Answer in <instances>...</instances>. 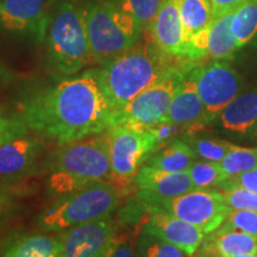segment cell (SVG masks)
<instances>
[{
  "mask_svg": "<svg viewBox=\"0 0 257 257\" xmlns=\"http://www.w3.org/2000/svg\"><path fill=\"white\" fill-rule=\"evenodd\" d=\"M22 108L29 130L61 146L98 136L113 126V111L95 69L36 93Z\"/></svg>",
  "mask_w": 257,
  "mask_h": 257,
  "instance_id": "6da1fadb",
  "label": "cell"
},
{
  "mask_svg": "<svg viewBox=\"0 0 257 257\" xmlns=\"http://www.w3.org/2000/svg\"><path fill=\"white\" fill-rule=\"evenodd\" d=\"M169 55L154 42H140L111 62L96 69L99 81L113 114L154 83L181 64H174Z\"/></svg>",
  "mask_w": 257,
  "mask_h": 257,
  "instance_id": "7a4b0ae2",
  "label": "cell"
},
{
  "mask_svg": "<svg viewBox=\"0 0 257 257\" xmlns=\"http://www.w3.org/2000/svg\"><path fill=\"white\" fill-rule=\"evenodd\" d=\"M49 189L66 195L98 182L111 181L112 169L106 133L63 144L49 162Z\"/></svg>",
  "mask_w": 257,
  "mask_h": 257,
  "instance_id": "3957f363",
  "label": "cell"
},
{
  "mask_svg": "<svg viewBox=\"0 0 257 257\" xmlns=\"http://www.w3.org/2000/svg\"><path fill=\"white\" fill-rule=\"evenodd\" d=\"M47 62L51 72L70 76L94 63L82 10L63 2L49 17L46 31Z\"/></svg>",
  "mask_w": 257,
  "mask_h": 257,
  "instance_id": "277c9868",
  "label": "cell"
},
{
  "mask_svg": "<svg viewBox=\"0 0 257 257\" xmlns=\"http://www.w3.org/2000/svg\"><path fill=\"white\" fill-rule=\"evenodd\" d=\"M94 63L104 67L140 41V25L114 0H98L82 10Z\"/></svg>",
  "mask_w": 257,
  "mask_h": 257,
  "instance_id": "5b68a950",
  "label": "cell"
},
{
  "mask_svg": "<svg viewBox=\"0 0 257 257\" xmlns=\"http://www.w3.org/2000/svg\"><path fill=\"white\" fill-rule=\"evenodd\" d=\"M118 193L115 185L108 181L69 193L48 208L40 217L38 224L43 230L66 231L110 217L119 201Z\"/></svg>",
  "mask_w": 257,
  "mask_h": 257,
  "instance_id": "8992f818",
  "label": "cell"
},
{
  "mask_svg": "<svg viewBox=\"0 0 257 257\" xmlns=\"http://www.w3.org/2000/svg\"><path fill=\"white\" fill-rule=\"evenodd\" d=\"M191 69L188 64L180 66L154 83L152 87L138 94L113 114V126L127 124L141 128H150L165 121L173 96Z\"/></svg>",
  "mask_w": 257,
  "mask_h": 257,
  "instance_id": "52a82bcc",
  "label": "cell"
},
{
  "mask_svg": "<svg viewBox=\"0 0 257 257\" xmlns=\"http://www.w3.org/2000/svg\"><path fill=\"white\" fill-rule=\"evenodd\" d=\"M108 141L112 181L126 185L134 181L138 170L157 152L155 138L149 128L119 124L106 131Z\"/></svg>",
  "mask_w": 257,
  "mask_h": 257,
  "instance_id": "ba28073f",
  "label": "cell"
},
{
  "mask_svg": "<svg viewBox=\"0 0 257 257\" xmlns=\"http://www.w3.org/2000/svg\"><path fill=\"white\" fill-rule=\"evenodd\" d=\"M152 202H156L168 213L199 227L205 234L219 229L231 210L225 204L221 192L212 188H194L179 197Z\"/></svg>",
  "mask_w": 257,
  "mask_h": 257,
  "instance_id": "9c48e42d",
  "label": "cell"
},
{
  "mask_svg": "<svg viewBox=\"0 0 257 257\" xmlns=\"http://www.w3.org/2000/svg\"><path fill=\"white\" fill-rule=\"evenodd\" d=\"M194 76L208 121L219 117L243 87L240 75L226 61H212L202 67H194Z\"/></svg>",
  "mask_w": 257,
  "mask_h": 257,
  "instance_id": "30bf717a",
  "label": "cell"
},
{
  "mask_svg": "<svg viewBox=\"0 0 257 257\" xmlns=\"http://www.w3.org/2000/svg\"><path fill=\"white\" fill-rule=\"evenodd\" d=\"M62 257H111L120 242L110 217L66 230L59 238Z\"/></svg>",
  "mask_w": 257,
  "mask_h": 257,
  "instance_id": "8fae6325",
  "label": "cell"
},
{
  "mask_svg": "<svg viewBox=\"0 0 257 257\" xmlns=\"http://www.w3.org/2000/svg\"><path fill=\"white\" fill-rule=\"evenodd\" d=\"M148 211L149 219L143 230L144 233L174 244L188 256H193L198 251L205 236L199 227L173 216L161 207L152 206Z\"/></svg>",
  "mask_w": 257,
  "mask_h": 257,
  "instance_id": "7c38bea8",
  "label": "cell"
},
{
  "mask_svg": "<svg viewBox=\"0 0 257 257\" xmlns=\"http://www.w3.org/2000/svg\"><path fill=\"white\" fill-rule=\"evenodd\" d=\"M152 41L161 51L188 60V46L179 10V0H165L149 28Z\"/></svg>",
  "mask_w": 257,
  "mask_h": 257,
  "instance_id": "4fadbf2b",
  "label": "cell"
},
{
  "mask_svg": "<svg viewBox=\"0 0 257 257\" xmlns=\"http://www.w3.org/2000/svg\"><path fill=\"white\" fill-rule=\"evenodd\" d=\"M48 0H0V27L10 32H32L44 37L49 16Z\"/></svg>",
  "mask_w": 257,
  "mask_h": 257,
  "instance_id": "5bb4252c",
  "label": "cell"
},
{
  "mask_svg": "<svg viewBox=\"0 0 257 257\" xmlns=\"http://www.w3.org/2000/svg\"><path fill=\"white\" fill-rule=\"evenodd\" d=\"M166 120L187 130L199 128L210 123L207 120L204 104L198 93L194 68L186 74L185 79L176 89Z\"/></svg>",
  "mask_w": 257,
  "mask_h": 257,
  "instance_id": "9a60e30c",
  "label": "cell"
},
{
  "mask_svg": "<svg viewBox=\"0 0 257 257\" xmlns=\"http://www.w3.org/2000/svg\"><path fill=\"white\" fill-rule=\"evenodd\" d=\"M134 182L149 201L175 198L195 188L187 172L170 173L148 165L141 167Z\"/></svg>",
  "mask_w": 257,
  "mask_h": 257,
  "instance_id": "2e32d148",
  "label": "cell"
},
{
  "mask_svg": "<svg viewBox=\"0 0 257 257\" xmlns=\"http://www.w3.org/2000/svg\"><path fill=\"white\" fill-rule=\"evenodd\" d=\"M41 152V141L28 135L0 144V179L15 180L27 175Z\"/></svg>",
  "mask_w": 257,
  "mask_h": 257,
  "instance_id": "e0dca14e",
  "label": "cell"
},
{
  "mask_svg": "<svg viewBox=\"0 0 257 257\" xmlns=\"http://www.w3.org/2000/svg\"><path fill=\"white\" fill-rule=\"evenodd\" d=\"M221 126L229 133L257 140V91L239 94L219 114Z\"/></svg>",
  "mask_w": 257,
  "mask_h": 257,
  "instance_id": "ac0fdd59",
  "label": "cell"
},
{
  "mask_svg": "<svg viewBox=\"0 0 257 257\" xmlns=\"http://www.w3.org/2000/svg\"><path fill=\"white\" fill-rule=\"evenodd\" d=\"M204 243V240H202ZM205 251L212 257H233L240 253H257V237L237 230L218 229L204 243Z\"/></svg>",
  "mask_w": 257,
  "mask_h": 257,
  "instance_id": "d6986e66",
  "label": "cell"
},
{
  "mask_svg": "<svg viewBox=\"0 0 257 257\" xmlns=\"http://www.w3.org/2000/svg\"><path fill=\"white\" fill-rule=\"evenodd\" d=\"M233 11L214 18L208 28L206 37V57H210L211 60H230L233 57L234 53L239 49L234 41L232 32H231V19H232Z\"/></svg>",
  "mask_w": 257,
  "mask_h": 257,
  "instance_id": "ffe728a7",
  "label": "cell"
},
{
  "mask_svg": "<svg viewBox=\"0 0 257 257\" xmlns=\"http://www.w3.org/2000/svg\"><path fill=\"white\" fill-rule=\"evenodd\" d=\"M195 155L189 144L175 140L168 146L157 150L147 161V165L170 173L187 172L195 162Z\"/></svg>",
  "mask_w": 257,
  "mask_h": 257,
  "instance_id": "44dd1931",
  "label": "cell"
},
{
  "mask_svg": "<svg viewBox=\"0 0 257 257\" xmlns=\"http://www.w3.org/2000/svg\"><path fill=\"white\" fill-rule=\"evenodd\" d=\"M179 10L188 46L193 37L206 30L213 22L212 3L211 0H179Z\"/></svg>",
  "mask_w": 257,
  "mask_h": 257,
  "instance_id": "7402d4cb",
  "label": "cell"
},
{
  "mask_svg": "<svg viewBox=\"0 0 257 257\" xmlns=\"http://www.w3.org/2000/svg\"><path fill=\"white\" fill-rule=\"evenodd\" d=\"M2 257H62L61 243L46 234H32L16 240Z\"/></svg>",
  "mask_w": 257,
  "mask_h": 257,
  "instance_id": "603a6c76",
  "label": "cell"
},
{
  "mask_svg": "<svg viewBox=\"0 0 257 257\" xmlns=\"http://www.w3.org/2000/svg\"><path fill=\"white\" fill-rule=\"evenodd\" d=\"M231 32L239 49L257 36V0H245L234 10Z\"/></svg>",
  "mask_w": 257,
  "mask_h": 257,
  "instance_id": "cb8c5ba5",
  "label": "cell"
},
{
  "mask_svg": "<svg viewBox=\"0 0 257 257\" xmlns=\"http://www.w3.org/2000/svg\"><path fill=\"white\" fill-rule=\"evenodd\" d=\"M219 165L227 176H236L257 168V147L242 148L233 146Z\"/></svg>",
  "mask_w": 257,
  "mask_h": 257,
  "instance_id": "d4e9b609",
  "label": "cell"
},
{
  "mask_svg": "<svg viewBox=\"0 0 257 257\" xmlns=\"http://www.w3.org/2000/svg\"><path fill=\"white\" fill-rule=\"evenodd\" d=\"M187 173L195 188H210L213 186H219L229 178L219 163L211 161H197L191 166Z\"/></svg>",
  "mask_w": 257,
  "mask_h": 257,
  "instance_id": "484cf974",
  "label": "cell"
},
{
  "mask_svg": "<svg viewBox=\"0 0 257 257\" xmlns=\"http://www.w3.org/2000/svg\"><path fill=\"white\" fill-rule=\"evenodd\" d=\"M114 2L124 11L133 16L143 32L150 28L165 0H114Z\"/></svg>",
  "mask_w": 257,
  "mask_h": 257,
  "instance_id": "4316f807",
  "label": "cell"
},
{
  "mask_svg": "<svg viewBox=\"0 0 257 257\" xmlns=\"http://www.w3.org/2000/svg\"><path fill=\"white\" fill-rule=\"evenodd\" d=\"M138 251L141 257H188L174 244L144 232L138 244Z\"/></svg>",
  "mask_w": 257,
  "mask_h": 257,
  "instance_id": "83f0119b",
  "label": "cell"
},
{
  "mask_svg": "<svg viewBox=\"0 0 257 257\" xmlns=\"http://www.w3.org/2000/svg\"><path fill=\"white\" fill-rule=\"evenodd\" d=\"M189 146L199 159L219 163L230 152L233 144L223 140H213V138H194Z\"/></svg>",
  "mask_w": 257,
  "mask_h": 257,
  "instance_id": "f1b7e54d",
  "label": "cell"
},
{
  "mask_svg": "<svg viewBox=\"0 0 257 257\" xmlns=\"http://www.w3.org/2000/svg\"><path fill=\"white\" fill-rule=\"evenodd\" d=\"M220 229L237 230L257 237V212L231 208Z\"/></svg>",
  "mask_w": 257,
  "mask_h": 257,
  "instance_id": "f546056e",
  "label": "cell"
},
{
  "mask_svg": "<svg viewBox=\"0 0 257 257\" xmlns=\"http://www.w3.org/2000/svg\"><path fill=\"white\" fill-rule=\"evenodd\" d=\"M29 127L22 114H11L0 108V144L27 136Z\"/></svg>",
  "mask_w": 257,
  "mask_h": 257,
  "instance_id": "4dcf8cb0",
  "label": "cell"
},
{
  "mask_svg": "<svg viewBox=\"0 0 257 257\" xmlns=\"http://www.w3.org/2000/svg\"><path fill=\"white\" fill-rule=\"evenodd\" d=\"M220 192L223 194L225 204L230 208L257 212V192L244 188H232Z\"/></svg>",
  "mask_w": 257,
  "mask_h": 257,
  "instance_id": "1f68e13d",
  "label": "cell"
},
{
  "mask_svg": "<svg viewBox=\"0 0 257 257\" xmlns=\"http://www.w3.org/2000/svg\"><path fill=\"white\" fill-rule=\"evenodd\" d=\"M181 130H184L179 125L170 123V121H161V123L156 124L155 126L150 127L149 131L155 138V142L157 146V150L162 149L168 146L169 143H172L173 141L176 140V136L181 133Z\"/></svg>",
  "mask_w": 257,
  "mask_h": 257,
  "instance_id": "d6a6232c",
  "label": "cell"
},
{
  "mask_svg": "<svg viewBox=\"0 0 257 257\" xmlns=\"http://www.w3.org/2000/svg\"><path fill=\"white\" fill-rule=\"evenodd\" d=\"M221 191H227L232 188H244L249 191L257 192V168L242 173L236 176H230L219 185Z\"/></svg>",
  "mask_w": 257,
  "mask_h": 257,
  "instance_id": "836d02e7",
  "label": "cell"
},
{
  "mask_svg": "<svg viewBox=\"0 0 257 257\" xmlns=\"http://www.w3.org/2000/svg\"><path fill=\"white\" fill-rule=\"evenodd\" d=\"M245 0H211L212 10H213V17L218 18L227 12L233 11Z\"/></svg>",
  "mask_w": 257,
  "mask_h": 257,
  "instance_id": "e575fe53",
  "label": "cell"
},
{
  "mask_svg": "<svg viewBox=\"0 0 257 257\" xmlns=\"http://www.w3.org/2000/svg\"><path fill=\"white\" fill-rule=\"evenodd\" d=\"M15 192L0 186V217L11 210L15 205Z\"/></svg>",
  "mask_w": 257,
  "mask_h": 257,
  "instance_id": "d590c367",
  "label": "cell"
},
{
  "mask_svg": "<svg viewBox=\"0 0 257 257\" xmlns=\"http://www.w3.org/2000/svg\"><path fill=\"white\" fill-rule=\"evenodd\" d=\"M111 257H141L140 251H136L133 243L119 242L112 252Z\"/></svg>",
  "mask_w": 257,
  "mask_h": 257,
  "instance_id": "8d00e7d4",
  "label": "cell"
},
{
  "mask_svg": "<svg viewBox=\"0 0 257 257\" xmlns=\"http://www.w3.org/2000/svg\"><path fill=\"white\" fill-rule=\"evenodd\" d=\"M16 78L15 73L10 70L4 63L0 62V86H6L11 83Z\"/></svg>",
  "mask_w": 257,
  "mask_h": 257,
  "instance_id": "74e56055",
  "label": "cell"
},
{
  "mask_svg": "<svg viewBox=\"0 0 257 257\" xmlns=\"http://www.w3.org/2000/svg\"><path fill=\"white\" fill-rule=\"evenodd\" d=\"M233 257H257V253H240V255H237Z\"/></svg>",
  "mask_w": 257,
  "mask_h": 257,
  "instance_id": "f35d334b",
  "label": "cell"
},
{
  "mask_svg": "<svg viewBox=\"0 0 257 257\" xmlns=\"http://www.w3.org/2000/svg\"><path fill=\"white\" fill-rule=\"evenodd\" d=\"M68 3H78V2H82V0H66Z\"/></svg>",
  "mask_w": 257,
  "mask_h": 257,
  "instance_id": "ab89813d",
  "label": "cell"
},
{
  "mask_svg": "<svg viewBox=\"0 0 257 257\" xmlns=\"http://www.w3.org/2000/svg\"><path fill=\"white\" fill-rule=\"evenodd\" d=\"M255 46H257V36H256V40H255Z\"/></svg>",
  "mask_w": 257,
  "mask_h": 257,
  "instance_id": "60d3db41",
  "label": "cell"
},
{
  "mask_svg": "<svg viewBox=\"0 0 257 257\" xmlns=\"http://www.w3.org/2000/svg\"><path fill=\"white\" fill-rule=\"evenodd\" d=\"M193 256H194V255H193ZM193 256H188V257H193Z\"/></svg>",
  "mask_w": 257,
  "mask_h": 257,
  "instance_id": "b9f144b4",
  "label": "cell"
}]
</instances>
